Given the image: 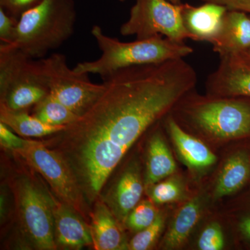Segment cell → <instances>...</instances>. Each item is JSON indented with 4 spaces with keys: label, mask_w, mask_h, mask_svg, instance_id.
I'll return each mask as SVG.
<instances>
[{
    "label": "cell",
    "mask_w": 250,
    "mask_h": 250,
    "mask_svg": "<svg viewBox=\"0 0 250 250\" xmlns=\"http://www.w3.org/2000/svg\"><path fill=\"white\" fill-rule=\"evenodd\" d=\"M103 80L104 90L88 111L41 141L67 163L88 205L136 141L195 88L197 76L177 59L126 67Z\"/></svg>",
    "instance_id": "6da1fadb"
},
{
    "label": "cell",
    "mask_w": 250,
    "mask_h": 250,
    "mask_svg": "<svg viewBox=\"0 0 250 250\" xmlns=\"http://www.w3.org/2000/svg\"><path fill=\"white\" fill-rule=\"evenodd\" d=\"M91 34L102 55L93 62H80L73 69L82 73L96 74L103 79L126 67L184 59L193 52V49L184 42H177L161 35L124 42L106 35L98 25L93 26Z\"/></svg>",
    "instance_id": "7a4b0ae2"
},
{
    "label": "cell",
    "mask_w": 250,
    "mask_h": 250,
    "mask_svg": "<svg viewBox=\"0 0 250 250\" xmlns=\"http://www.w3.org/2000/svg\"><path fill=\"white\" fill-rule=\"evenodd\" d=\"M189 92L171 115L213 139L232 140L250 136V102L242 97L200 96Z\"/></svg>",
    "instance_id": "3957f363"
},
{
    "label": "cell",
    "mask_w": 250,
    "mask_h": 250,
    "mask_svg": "<svg viewBox=\"0 0 250 250\" xmlns=\"http://www.w3.org/2000/svg\"><path fill=\"white\" fill-rule=\"evenodd\" d=\"M76 11L72 0H41L18 20L11 45L29 58H45L75 31Z\"/></svg>",
    "instance_id": "277c9868"
},
{
    "label": "cell",
    "mask_w": 250,
    "mask_h": 250,
    "mask_svg": "<svg viewBox=\"0 0 250 250\" xmlns=\"http://www.w3.org/2000/svg\"><path fill=\"white\" fill-rule=\"evenodd\" d=\"M48 93L38 60L13 46L1 44L0 104L15 111H27Z\"/></svg>",
    "instance_id": "5b68a950"
},
{
    "label": "cell",
    "mask_w": 250,
    "mask_h": 250,
    "mask_svg": "<svg viewBox=\"0 0 250 250\" xmlns=\"http://www.w3.org/2000/svg\"><path fill=\"white\" fill-rule=\"evenodd\" d=\"M11 188L21 230L28 243L36 250H57L49 189L27 174L16 176Z\"/></svg>",
    "instance_id": "8992f818"
},
{
    "label": "cell",
    "mask_w": 250,
    "mask_h": 250,
    "mask_svg": "<svg viewBox=\"0 0 250 250\" xmlns=\"http://www.w3.org/2000/svg\"><path fill=\"white\" fill-rule=\"evenodd\" d=\"M38 62L49 93L79 116L88 111L104 90V83H94L88 74L70 69L64 54L54 53Z\"/></svg>",
    "instance_id": "52a82bcc"
},
{
    "label": "cell",
    "mask_w": 250,
    "mask_h": 250,
    "mask_svg": "<svg viewBox=\"0 0 250 250\" xmlns=\"http://www.w3.org/2000/svg\"><path fill=\"white\" fill-rule=\"evenodd\" d=\"M14 153L43 177L59 200L80 213L85 220L90 216L89 205L76 177L60 154L46 147L41 141L32 140Z\"/></svg>",
    "instance_id": "ba28073f"
},
{
    "label": "cell",
    "mask_w": 250,
    "mask_h": 250,
    "mask_svg": "<svg viewBox=\"0 0 250 250\" xmlns=\"http://www.w3.org/2000/svg\"><path fill=\"white\" fill-rule=\"evenodd\" d=\"M182 4L167 0H136L120 32L124 36H136L137 39L161 35L184 42L189 35L182 21Z\"/></svg>",
    "instance_id": "9c48e42d"
},
{
    "label": "cell",
    "mask_w": 250,
    "mask_h": 250,
    "mask_svg": "<svg viewBox=\"0 0 250 250\" xmlns=\"http://www.w3.org/2000/svg\"><path fill=\"white\" fill-rule=\"evenodd\" d=\"M208 95L250 98V65L238 54L220 57L214 72L206 82Z\"/></svg>",
    "instance_id": "30bf717a"
},
{
    "label": "cell",
    "mask_w": 250,
    "mask_h": 250,
    "mask_svg": "<svg viewBox=\"0 0 250 250\" xmlns=\"http://www.w3.org/2000/svg\"><path fill=\"white\" fill-rule=\"evenodd\" d=\"M57 247L80 250L93 246L90 225L80 213L59 200L49 191Z\"/></svg>",
    "instance_id": "8fae6325"
},
{
    "label": "cell",
    "mask_w": 250,
    "mask_h": 250,
    "mask_svg": "<svg viewBox=\"0 0 250 250\" xmlns=\"http://www.w3.org/2000/svg\"><path fill=\"white\" fill-rule=\"evenodd\" d=\"M143 189L139 165L131 163L103 200L118 221L125 223L130 212L141 202Z\"/></svg>",
    "instance_id": "7c38bea8"
},
{
    "label": "cell",
    "mask_w": 250,
    "mask_h": 250,
    "mask_svg": "<svg viewBox=\"0 0 250 250\" xmlns=\"http://www.w3.org/2000/svg\"><path fill=\"white\" fill-rule=\"evenodd\" d=\"M228 11L224 6L213 3L200 6L182 4V21L189 39L212 43L220 33Z\"/></svg>",
    "instance_id": "4fadbf2b"
},
{
    "label": "cell",
    "mask_w": 250,
    "mask_h": 250,
    "mask_svg": "<svg viewBox=\"0 0 250 250\" xmlns=\"http://www.w3.org/2000/svg\"><path fill=\"white\" fill-rule=\"evenodd\" d=\"M211 44L220 57L246 52L250 47V16L242 11H227L220 33Z\"/></svg>",
    "instance_id": "5bb4252c"
},
{
    "label": "cell",
    "mask_w": 250,
    "mask_h": 250,
    "mask_svg": "<svg viewBox=\"0 0 250 250\" xmlns=\"http://www.w3.org/2000/svg\"><path fill=\"white\" fill-rule=\"evenodd\" d=\"M166 125L179 156L188 167L204 170L214 165L217 161L214 153L200 139L184 131L170 113Z\"/></svg>",
    "instance_id": "9a60e30c"
},
{
    "label": "cell",
    "mask_w": 250,
    "mask_h": 250,
    "mask_svg": "<svg viewBox=\"0 0 250 250\" xmlns=\"http://www.w3.org/2000/svg\"><path fill=\"white\" fill-rule=\"evenodd\" d=\"M93 247L96 250H128L120 222L103 200L95 202L90 213Z\"/></svg>",
    "instance_id": "2e32d148"
},
{
    "label": "cell",
    "mask_w": 250,
    "mask_h": 250,
    "mask_svg": "<svg viewBox=\"0 0 250 250\" xmlns=\"http://www.w3.org/2000/svg\"><path fill=\"white\" fill-rule=\"evenodd\" d=\"M250 178V155L245 150L228 158L219 174L213 197L220 199L232 195L246 185Z\"/></svg>",
    "instance_id": "e0dca14e"
},
{
    "label": "cell",
    "mask_w": 250,
    "mask_h": 250,
    "mask_svg": "<svg viewBox=\"0 0 250 250\" xmlns=\"http://www.w3.org/2000/svg\"><path fill=\"white\" fill-rule=\"evenodd\" d=\"M177 168L173 156L159 130L149 139L148 145L145 187L153 185L174 173Z\"/></svg>",
    "instance_id": "ac0fdd59"
},
{
    "label": "cell",
    "mask_w": 250,
    "mask_h": 250,
    "mask_svg": "<svg viewBox=\"0 0 250 250\" xmlns=\"http://www.w3.org/2000/svg\"><path fill=\"white\" fill-rule=\"evenodd\" d=\"M202 211L201 197L189 200L179 210L164 240L165 249L173 250L183 246L200 220Z\"/></svg>",
    "instance_id": "d6986e66"
},
{
    "label": "cell",
    "mask_w": 250,
    "mask_h": 250,
    "mask_svg": "<svg viewBox=\"0 0 250 250\" xmlns=\"http://www.w3.org/2000/svg\"><path fill=\"white\" fill-rule=\"evenodd\" d=\"M0 123L23 138H45L65 127L45 124L27 111H15L2 104H0Z\"/></svg>",
    "instance_id": "ffe728a7"
},
{
    "label": "cell",
    "mask_w": 250,
    "mask_h": 250,
    "mask_svg": "<svg viewBox=\"0 0 250 250\" xmlns=\"http://www.w3.org/2000/svg\"><path fill=\"white\" fill-rule=\"evenodd\" d=\"M33 116L53 126H66L80 117L49 93L34 106Z\"/></svg>",
    "instance_id": "44dd1931"
},
{
    "label": "cell",
    "mask_w": 250,
    "mask_h": 250,
    "mask_svg": "<svg viewBox=\"0 0 250 250\" xmlns=\"http://www.w3.org/2000/svg\"><path fill=\"white\" fill-rule=\"evenodd\" d=\"M150 188L149 197L152 202L158 205L177 201L183 195V187L176 178L161 181Z\"/></svg>",
    "instance_id": "7402d4cb"
},
{
    "label": "cell",
    "mask_w": 250,
    "mask_h": 250,
    "mask_svg": "<svg viewBox=\"0 0 250 250\" xmlns=\"http://www.w3.org/2000/svg\"><path fill=\"white\" fill-rule=\"evenodd\" d=\"M164 215L158 213L156 220L147 228L138 231L128 243V250H147L150 249L158 239L164 227Z\"/></svg>",
    "instance_id": "603a6c76"
},
{
    "label": "cell",
    "mask_w": 250,
    "mask_h": 250,
    "mask_svg": "<svg viewBox=\"0 0 250 250\" xmlns=\"http://www.w3.org/2000/svg\"><path fill=\"white\" fill-rule=\"evenodd\" d=\"M158 213L152 202L143 200L130 212L125 223L130 229L138 232L152 225Z\"/></svg>",
    "instance_id": "cb8c5ba5"
},
{
    "label": "cell",
    "mask_w": 250,
    "mask_h": 250,
    "mask_svg": "<svg viewBox=\"0 0 250 250\" xmlns=\"http://www.w3.org/2000/svg\"><path fill=\"white\" fill-rule=\"evenodd\" d=\"M199 249L221 250L225 247V237L220 224L211 223L202 231L198 240Z\"/></svg>",
    "instance_id": "d4e9b609"
},
{
    "label": "cell",
    "mask_w": 250,
    "mask_h": 250,
    "mask_svg": "<svg viewBox=\"0 0 250 250\" xmlns=\"http://www.w3.org/2000/svg\"><path fill=\"white\" fill-rule=\"evenodd\" d=\"M18 21L0 7V41L1 44L11 45L16 38Z\"/></svg>",
    "instance_id": "484cf974"
},
{
    "label": "cell",
    "mask_w": 250,
    "mask_h": 250,
    "mask_svg": "<svg viewBox=\"0 0 250 250\" xmlns=\"http://www.w3.org/2000/svg\"><path fill=\"white\" fill-rule=\"evenodd\" d=\"M29 140L23 139L13 132L4 123H0V143L1 147L16 152L27 146Z\"/></svg>",
    "instance_id": "4316f807"
},
{
    "label": "cell",
    "mask_w": 250,
    "mask_h": 250,
    "mask_svg": "<svg viewBox=\"0 0 250 250\" xmlns=\"http://www.w3.org/2000/svg\"><path fill=\"white\" fill-rule=\"evenodd\" d=\"M39 0H0L1 7L6 11V14L17 20L18 17H21V15L33 7L36 1Z\"/></svg>",
    "instance_id": "83f0119b"
},
{
    "label": "cell",
    "mask_w": 250,
    "mask_h": 250,
    "mask_svg": "<svg viewBox=\"0 0 250 250\" xmlns=\"http://www.w3.org/2000/svg\"><path fill=\"white\" fill-rule=\"evenodd\" d=\"M205 3H213L226 8L228 11H238L250 14V0H202Z\"/></svg>",
    "instance_id": "f1b7e54d"
},
{
    "label": "cell",
    "mask_w": 250,
    "mask_h": 250,
    "mask_svg": "<svg viewBox=\"0 0 250 250\" xmlns=\"http://www.w3.org/2000/svg\"><path fill=\"white\" fill-rule=\"evenodd\" d=\"M239 229L242 235L250 241V215L242 219L239 223Z\"/></svg>",
    "instance_id": "f546056e"
},
{
    "label": "cell",
    "mask_w": 250,
    "mask_h": 250,
    "mask_svg": "<svg viewBox=\"0 0 250 250\" xmlns=\"http://www.w3.org/2000/svg\"><path fill=\"white\" fill-rule=\"evenodd\" d=\"M238 55L250 65V56L245 55L243 54H238Z\"/></svg>",
    "instance_id": "4dcf8cb0"
},
{
    "label": "cell",
    "mask_w": 250,
    "mask_h": 250,
    "mask_svg": "<svg viewBox=\"0 0 250 250\" xmlns=\"http://www.w3.org/2000/svg\"><path fill=\"white\" fill-rule=\"evenodd\" d=\"M167 1H170V2L173 3L174 4H181V0H167Z\"/></svg>",
    "instance_id": "1f68e13d"
},
{
    "label": "cell",
    "mask_w": 250,
    "mask_h": 250,
    "mask_svg": "<svg viewBox=\"0 0 250 250\" xmlns=\"http://www.w3.org/2000/svg\"><path fill=\"white\" fill-rule=\"evenodd\" d=\"M241 54H245V55L250 56V47L246 51V52H243V53Z\"/></svg>",
    "instance_id": "d6a6232c"
}]
</instances>
